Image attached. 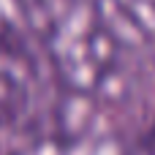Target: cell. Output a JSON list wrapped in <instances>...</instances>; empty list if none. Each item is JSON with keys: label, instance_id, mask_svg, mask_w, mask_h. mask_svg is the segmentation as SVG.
<instances>
[{"label": "cell", "instance_id": "cell-1", "mask_svg": "<svg viewBox=\"0 0 155 155\" xmlns=\"http://www.w3.org/2000/svg\"><path fill=\"white\" fill-rule=\"evenodd\" d=\"M142 147L150 155H155V117H153V123H150V128H147V134H144V139H142Z\"/></svg>", "mask_w": 155, "mask_h": 155}]
</instances>
